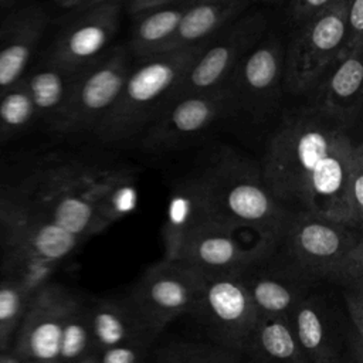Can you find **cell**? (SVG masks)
<instances>
[{"instance_id":"obj_1","label":"cell","mask_w":363,"mask_h":363,"mask_svg":"<svg viewBox=\"0 0 363 363\" xmlns=\"http://www.w3.org/2000/svg\"><path fill=\"white\" fill-rule=\"evenodd\" d=\"M360 149L363 145L353 130L302 101L279 115L258 162L261 177L274 200L289 214L352 225L345 186Z\"/></svg>"},{"instance_id":"obj_2","label":"cell","mask_w":363,"mask_h":363,"mask_svg":"<svg viewBox=\"0 0 363 363\" xmlns=\"http://www.w3.org/2000/svg\"><path fill=\"white\" fill-rule=\"evenodd\" d=\"M17 189L33 211L82 241L125 217L136 200L125 167L79 160L50 163Z\"/></svg>"},{"instance_id":"obj_3","label":"cell","mask_w":363,"mask_h":363,"mask_svg":"<svg viewBox=\"0 0 363 363\" xmlns=\"http://www.w3.org/2000/svg\"><path fill=\"white\" fill-rule=\"evenodd\" d=\"M191 191L200 223L250 228L258 238L278 240L291 214L267 190L259 163L233 147H220L182 177Z\"/></svg>"},{"instance_id":"obj_4","label":"cell","mask_w":363,"mask_h":363,"mask_svg":"<svg viewBox=\"0 0 363 363\" xmlns=\"http://www.w3.org/2000/svg\"><path fill=\"white\" fill-rule=\"evenodd\" d=\"M277 245L311 282L340 288L363 284V234L349 224L291 214Z\"/></svg>"},{"instance_id":"obj_5","label":"cell","mask_w":363,"mask_h":363,"mask_svg":"<svg viewBox=\"0 0 363 363\" xmlns=\"http://www.w3.org/2000/svg\"><path fill=\"white\" fill-rule=\"evenodd\" d=\"M3 271L20 281L31 294L51 282L58 264L82 242L78 237L33 211L18 189L0 207Z\"/></svg>"},{"instance_id":"obj_6","label":"cell","mask_w":363,"mask_h":363,"mask_svg":"<svg viewBox=\"0 0 363 363\" xmlns=\"http://www.w3.org/2000/svg\"><path fill=\"white\" fill-rule=\"evenodd\" d=\"M206 45L157 54L133 65L119 96L92 136L105 145L138 138L162 112L170 92Z\"/></svg>"},{"instance_id":"obj_7","label":"cell","mask_w":363,"mask_h":363,"mask_svg":"<svg viewBox=\"0 0 363 363\" xmlns=\"http://www.w3.org/2000/svg\"><path fill=\"white\" fill-rule=\"evenodd\" d=\"M288 320L309 363H350L353 357H363V340L353 336L340 292L333 285H313Z\"/></svg>"},{"instance_id":"obj_8","label":"cell","mask_w":363,"mask_h":363,"mask_svg":"<svg viewBox=\"0 0 363 363\" xmlns=\"http://www.w3.org/2000/svg\"><path fill=\"white\" fill-rule=\"evenodd\" d=\"M349 0H333L313 21L285 35L284 91L305 98L339 60Z\"/></svg>"},{"instance_id":"obj_9","label":"cell","mask_w":363,"mask_h":363,"mask_svg":"<svg viewBox=\"0 0 363 363\" xmlns=\"http://www.w3.org/2000/svg\"><path fill=\"white\" fill-rule=\"evenodd\" d=\"M272 20L274 17L271 10H265L254 4L231 24L223 28L207 43L201 54L191 64L190 69L173 88L162 112L170 104L184 96L206 94L223 88L237 64L268 31Z\"/></svg>"},{"instance_id":"obj_10","label":"cell","mask_w":363,"mask_h":363,"mask_svg":"<svg viewBox=\"0 0 363 363\" xmlns=\"http://www.w3.org/2000/svg\"><path fill=\"white\" fill-rule=\"evenodd\" d=\"M284 52L285 35L272 23L225 82L235 116L244 115L254 123H262L279 109L285 95Z\"/></svg>"},{"instance_id":"obj_11","label":"cell","mask_w":363,"mask_h":363,"mask_svg":"<svg viewBox=\"0 0 363 363\" xmlns=\"http://www.w3.org/2000/svg\"><path fill=\"white\" fill-rule=\"evenodd\" d=\"M132 68L133 57L128 45H111L79 71L61 115L50 129L62 135H92L119 96Z\"/></svg>"},{"instance_id":"obj_12","label":"cell","mask_w":363,"mask_h":363,"mask_svg":"<svg viewBox=\"0 0 363 363\" xmlns=\"http://www.w3.org/2000/svg\"><path fill=\"white\" fill-rule=\"evenodd\" d=\"M210 343L241 354L258 322L257 309L235 274L201 272V285L190 313Z\"/></svg>"},{"instance_id":"obj_13","label":"cell","mask_w":363,"mask_h":363,"mask_svg":"<svg viewBox=\"0 0 363 363\" xmlns=\"http://www.w3.org/2000/svg\"><path fill=\"white\" fill-rule=\"evenodd\" d=\"M200 285L201 271L162 258L143 271L126 295L156 339L170 322L191 313Z\"/></svg>"},{"instance_id":"obj_14","label":"cell","mask_w":363,"mask_h":363,"mask_svg":"<svg viewBox=\"0 0 363 363\" xmlns=\"http://www.w3.org/2000/svg\"><path fill=\"white\" fill-rule=\"evenodd\" d=\"M258 318H288L316 284L306 279L281 252L277 240L261 238L254 257L237 272Z\"/></svg>"},{"instance_id":"obj_15","label":"cell","mask_w":363,"mask_h":363,"mask_svg":"<svg viewBox=\"0 0 363 363\" xmlns=\"http://www.w3.org/2000/svg\"><path fill=\"white\" fill-rule=\"evenodd\" d=\"M227 86L184 96L170 104L138 138L147 153H169L207 132L217 122L234 118Z\"/></svg>"},{"instance_id":"obj_16","label":"cell","mask_w":363,"mask_h":363,"mask_svg":"<svg viewBox=\"0 0 363 363\" xmlns=\"http://www.w3.org/2000/svg\"><path fill=\"white\" fill-rule=\"evenodd\" d=\"M123 0H101L88 13L58 26L44 60L81 71L98 60L116 37L123 16Z\"/></svg>"},{"instance_id":"obj_17","label":"cell","mask_w":363,"mask_h":363,"mask_svg":"<svg viewBox=\"0 0 363 363\" xmlns=\"http://www.w3.org/2000/svg\"><path fill=\"white\" fill-rule=\"evenodd\" d=\"M74 298L75 294L57 282L33 294L13 350L23 363H58L61 332Z\"/></svg>"},{"instance_id":"obj_18","label":"cell","mask_w":363,"mask_h":363,"mask_svg":"<svg viewBox=\"0 0 363 363\" xmlns=\"http://www.w3.org/2000/svg\"><path fill=\"white\" fill-rule=\"evenodd\" d=\"M235 231L225 225L201 221L189 228L172 252L163 258L180 259L207 274H235L261 245V238L250 247L242 245Z\"/></svg>"},{"instance_id":"obj_19","label":"cell","mask_w":363,"mask_h":363,"mask_svg":"<svg viewBox=\"0 0 363 363\" xmlns=\"http://www.w3.org/2000/svg\"><path fill=\"white\" fill-rule=\"evenodd\" d=\"M363 54L337 60L303 101L345 129L354 130L363 108Z\"/></svg>"},{"instance_id":"obj_20","label":"cell","mask_w":363,"mask_h":363,"mask_svg":"<svg viewBox=\"0 0 363 363\" xmlns=\"http://www.w3.org/2000/svg\"><path fill=\"white\" fill-rule=\"evenodd\" d=\"M50 24L45 4L16 6L0 21V94L24 77V71Z\"/></svg>"},{"instance_id":"obj_21","label":"cell","mask_w":363,"mask_h":363,"mask_svg":"<svg viewBox=\"0 0 363 363\" xmlns=\"http://www.w3.org/2000/svg\"><path fill=\"white\" fill-rule=\"evenodd\" d=\"M86 306L95 354L128 343L150 347L156 340L128 295L92 296Z\"/></svg>"},{"instance_id":"obj_22","label":"cell","mask_w":363,"mask_h":363,"mask_svg":"<svg viewBox=\"0 0 363 363\" xmlns=\"http://www.w3.org/2000/svg\"><path fill=\"white\" fill-rule=\"evenodd\" d=\"M252 6L250 0H193L162 54L208 43Z\"/></svg>"},{"instance_id":"obj_23","label":"cell","mask_w":363,"mask_h":363,"mask_svg":"<svg viewBox=\"0 0 363 363\" xmlns=\"http://www.w3.org/2000/svg\"><path fill=\"white\" fill-rule=\"evenodd\" d=\"M79 71L67 69L44 60L23 77L28 89L35 118L48 126L61 115Z\"/></svg>"},{"instance_id":"obj_24","label":"cell","mask_w":363,"mask_h":363,"mask_svg":"<svg viewBox=\"0 0 363 363\" xmlns=\"http://www.w3.org/2000/svg\"><path fill=\"white\" fill-rule=\"evenodd\" d=\"M244 363H309L288 318H258L241 354Z\"/></svg>"},{"instance_id":"obj_25","label":"cell","mask_w":363,"mask_h":363,"mask_svg":"<svg viewBox=\"0 0 363 363\" xmlns=\"http://www.w3.org/2000/svg\"><path fill=\"white\" fill-rule=\"evenodd\" d=\"M191 1L193 0H176L172 6L163 10L132 20L126 45L133 61L139 62L149 57L162 54Z\"/></svg>"},{"instance_id":"obj_26","label":"cell","mask_w":363,"mask_h":363,"mask_svg":"<svg viewBox=\"0 0 363 363\" xmlns=\"http://www.w3.org/2000/svg\"><path fill=\"white\" fill-rule=\"evenodd\" d=\"M92 353V336L86 299L75 295L64 320L58 363H72Z\"/></svg>"},{"instance_id":"obj_27","label":"cell","mask_w":363,"mask_h":363,"mask_svg":"<svg viewBox=\"0 0 363 363\" xmlns=\"http://www.w3.org/2000/svg\"><path fill=\"white\" fill-rule=\"evenodd\" d=\"M35 118V111L21 78L0 94V143L27 129Z\"/></svg>"},{"instance_id":"obj_28","label":"cell","mask_w":363,"mask_h":363,"mask_svg":"<svg viewBox=\"0 0 363 363\" xmlns=\"http://www.w3.org/2000/svg\"><path fill=\"white\" fill-rule=\"evenodd\" d=\"M33 294L17 279L0 282V352H6L18 326Z\"/></svg>"},{"instance_id":"obj_29","label":"cell","mask_w":363,"mask_h":363,"mask_svg":"<svg viewBox=\"0 0 363 363\" xmlns=\"http://www.w3.org/2000/svg\"><path fill=\"white\" fill-rule=\"evenodd\" d=\"M155 363H244L242 359L213 343L172 342L160 347Z\"/></svg>"},{"instance_id":"obj_30","label":"cell","mask_w":363,"mask_h":363,"mask_svg":"<svg viewBox=\"0 0 363 363\" xmlns=\"http://www.w3.org/2000/svg\"><path fill=\"white\" fill-rule=\"evenodd\" d=\"M333 0H291L275 3L272 17L284 34H288L319 17Z\"/></svg>"},{"instance_id":"obj_31","label":"cell","mask_w":363,"mask_h":363,"mask_svg":"<svg viewBox=\"0 0 363 363\" xmlns=\"http://www.w3.org/2000/svg\"><path fill=\"white\" fill-rule=\"evenodd\" d=\"M345 199L350 217V223L354 228L363 227V149H360L350 166L346 186Z\"/></svg>"},{"instance_id":"obj_32","label":"cell","mask_w":363,"mask_h":363,"mask_svg":"<svg viewBox=\"0 0 363 363\" xmlns=\"http://www.w3.org/2000/svg\"><path fill=\"white\" fill-rule=\"evenodd\" d=\"M363 54V0H349L340 58Z\"/></svg>"},{"instance_id":"obj_33","label":"cell","mask_w":363,"mask_h":363,"mask_svg":"<svg viewBox=\"0 0 363 363\" xmlns=\"http://www.w3.org/2000/svg\"><path fill=\"white\" fill-rule=\"evenodd\" d=\"M339 292L352 333L356 339L363 340V284L340 288Z\"/></svg>"},{"instance_id":"obj_34","label":"cell","mask_w":363,"mask_h":363,"mask_svg":"<svg viewBox=\"0 0 363 363\" xmlns=\"http://www.w3.org/2000/svg\"><path fill=\"white\" fill-rule=\"evenodd\" d=\"M147 350L149 347L145 345L128 343L106 349L96 356L98 363H145V356Z\"/></svg>"},{"instance_id":"obj_35","label":"cell","mask_w":363,"mask_h":363,"mask_svg":"<svg viewBox=\"0 0 363 363\" xmlns=\"http://www.w3.org/2000/svg\"><path fill=\"white\" fill-rule=\"evenodd\" d=\"M176 0H123L122 9L123 14L129 16L130 20L152 14L155 11L163 10L172 6Z\"/></svg>"},{"instance_id":"obj_36","label":"cell","mask_w":363,"mask_h":363,"mask_svg":"<svg viewBox=\"0 0 363 363\" xmlns=\"http://www.w3.org/2000/svg\"><path fill=\"white\" fill-rule=\"evenodd\" d=\"M0 363H23L20 360V357L16 354V353H6V352H1L0 353Z\"/></svg>"},{"instance_id":"obj_37","label":"cell","mask_w":363,"mask_h":363,"mask_svg":"<svg viewBox=\"0 0 363 363\" xmlns=\"http://www.w3.org/2000/svg\"><path fill=\"white\" fill-rule=\"evenodd\" d=\"M14 189L13 187H7V186H0V207L11 197Z\"/></svg>"},{"instance_id":"obj_38","label":"cell","mask_w":363,"mask_h":363,"mask_svg":"<svg viewBox=\"0 0 363 363\" xmlns=\"http://www.w3.org/2000/svg\"><path fill=\"white\" fill-rule=\"evenodd\" d=\"M17 4L13 0H0V14L9 13L11 9H14Z\"/></svg>"},{"instance_id":"obj_39","label":"cell","mask_w":363,"mask_h":363,"mask_svg":"<svg viewBox=\"0 0 363 363\" xmlns=\"http://www.w3.org/2000/svg\"><path fill=\"white\" fill-rule=\"evenodd\" d=\"M72 363H98V356L95 353H92V354H88V356H85L82 359H78Z\"/></svg>"},{"instance_id":"obj_40","label":"cell","mask_w":363,"mask_h":363,"mask_svg":"<svg viewBox=\"0 0 363 363\" xmlns=\"http://www.w3.org/2000/svg\"><path fill=\"white\" fill-rule=\"evenodd\" d=\"M350 363H363V357H353Z\"/></svg>"}]
</instances>
